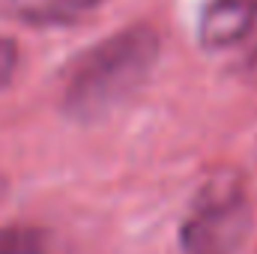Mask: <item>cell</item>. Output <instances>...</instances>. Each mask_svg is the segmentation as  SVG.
Listing matches in <instances>:
<instances>
[{"mask_svg":"<svg viewBox=\"0 0 257 254\" xmlns=\"http://www.w3.org/2000/svg\"><path fill=\"white\" fill-rule=\"evenodd\" d=\"M159 57L150 27H126L84 51L66 75L63 108L75 120H99L147 81Z\"/></svg>","mask_w":257,"mask_h":254,"instance_id":"6da1fadb","label":"cell"},{"mask_svg":"<svg viewBox=\"0 0 257 254\" xmlns=\"http://www.w3.org/2000/svg\"><path fill=\"white\" fill-rule=\"evenodd\" d=\"M0 254H57L48 230L33 224H6L0 227Z\"/></svg>","mask_w":257,"mask_h":254,"instance_id":"5b68a950","label":"cell"},{"mask_svg":"<svg viewBox=\"0 0 257 254\" xmlns=\"http://www.w3.org/2000/svg\"><path fill=\"white\" fill-rule=\"evenodd\" d=\"M254 27L257 0H206L197 33L206 48H233Z\"/></svg>","mask_w":257,"mask_h":254,"instance_id":"3957f363","label":"cell"},{"mask_svg":"<svg viewBox=\"0 0 257 254\" xmlns=\"http://www.w3.org/2000/svg\"><path fill=\"white\" fill-rule=\"evenodd\" d=\"M3 191H6V180H3V171H0V197H3Z\"/></svg>","mask_w":257,"mask_h":254,"instance_id":"52a82bcc","label":"cell"},{"mask_svg":"<svg viewBox=\"0 0 257 254\" xmlns=\"http://www.w3.org/2000/svg\"><path fill=\"white\" fill-rule=\"evenodd\" d=\"M251 227L248 186L236 171H218L194 194L183 218L186 254H236Z\"/></svg>","mask_w":257,"mask_h":254,"instance_id":"7a4b0ae2","label":"cell"},{"mask_svg":"<svg viewBox=\"0 0 257 254\" xmlns=\"http://www.w3.org/2000/svg\"><path fill=\"white\" fill-rule=\"evenodd\" d=\"M99 3L102 0H6V9L27 24H72Z\"/></svg>","mask_w":257,"mask_h":254,"instance_id":"277c9868","label":"cell"},{"mask_svg":"<svg viewBox=\"0 0 257 254\" xmlns=\"http://www.w3.org/2000/svg\"><path fill=\"white\" fill-rule=\"evenodd\" d=\"M15 69H18V45L0 36V87L15 75Z\"/></svg>","mask_w":257,"mask_h":254,"instance_id":"8992f818","label":"cell"}]
</instances>
